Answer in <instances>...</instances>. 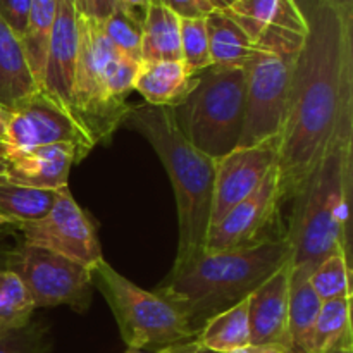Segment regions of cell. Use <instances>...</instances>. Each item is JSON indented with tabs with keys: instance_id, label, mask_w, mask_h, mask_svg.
Returning <instances> with one entry per match:
<instances>
[{
	"instance_id": "cell-47",
	"label": "cell",
	"mask_w": 353,
	"mask_h": 353,
	"mask_svg": "<svg viewBox=\"0 0 353 353\" xmlns=\"http://www.w3.org/2000/svg\"><path fill=\"white\" fill-rule=\"evenodd\" d=\"M3 257H6V255H3ZM3 257H0V269L6 268V265H3Z\"/></svg>"
},
{
	"instance_id": "cell-41",
	"label": "cell",
	"mask_w": 353,
	"mask_h": 353,
	"mask_svg": "<svg viewBox=\"0 0 353 353\" xmlns=\"http://www.w3.org/2000/svg\"><path fill=\"white\" fill-rule=\"evenodd\" d=\"M7 174V161L6 157H0V178H6Z\"/></svg>"
},
{
	"instance_id": "cell-30",
	"label": "cell",
	"mask_w": 353,
	"mask_h": 353,
	"mask_svg": "<svg viewBox=\"0 0 353 353\" xmlns=\"http://www.w3.org/2000/svg\"><path fill=\"white\" fill-rule=\"evenodd\" d=\"M102 24V30L110 43L124 55L134 62L141 64V37L143 26L128 17L121 10L114 9V12L107 17Z\"/></svg>"
},
{
	"instance_id": "cell-21",
	"label": "cell",
	"mask_w": 353,
	"mask_h": 353,
	"mask_svg": "<svg viewBox=\"0 0 353 353\" xmlns=\"http://www.w3.org/2000/svg\"><path fill=\"white\" fill-rule=\"evenodd\" d=\"M210 62L217 68H245L257 45L224 10H212L205 17Z\"/></svg>"
},
{
	"instance_id": "cell-18",
	"label": "cell",
	"mask_w": 353,
	"mask_h": 353,
	"mask_svg": "<svg viewBox=\"0 0 353 353\" xmlns=\"http://www.w3.org/2000/svg\"><path fill=\"white\" fill-rule=\"evenodd\" d=\"M312 271L307 268L290 269L288 324L283 353H312L314 326L321 300L310 286Z\"/></svg>"
},
{
	"instance_id": "cell-32",
	"label": "cell",
	"mask_w": 353,
	"mask_h": 353,
	"mask_svg": "<svg viewBox=\"0 0 353 353\" xmlns=\"http://www.w3.org/2000/svg\"><path fill=\"white\" fill-rule=\"evenodd\" d=\"M31 2L33 0H0V19L10 28V31L19 40L30 17Z\"/></svg>"
},
{
	"instance_id": "cell-17",
	"label": "cell",
	"mask_w": 353,
	"mask_h": 353,
	"mask_svg": "<svg viewBox=\"0 0 353 353\" xmlns=\"http://www.w3.org/2000/svg\"><path fill=\"white\" fill-rule=\"evenodd\" d=\"M83 154L71 143H54L6 155V178L14 185L38 190H59L68 185L69 172L83 161Z\"/></svg>"
},
{
	"instance_id": "cell-35",
	"label": "cell",
	"mask_w": 353,
	"mask_h": 353,
	"mask_svg": "<svg viewBox=\"0 0 353 353\" xmlns=\"http://www.w3.org/2000/svg\"><path fill=\"white\" fill-rule=\"evenodd\" d=\"M114 3H116L117 10L124 12L128 17H131V19L143 26L145 19H147L148 7H150L148 0H114Z\"/></svg>"
},
{
	"instance_id": "cell-22",
	"label": "cell",
	"mask_w": 353,
	"mask_h": 353,
	"mask_svg": "<svg viewBox=\"0 0 353 353\" xmlns=\"http://www.w3.org/2000/svg\"><path fill=\"white\" fill-rule=\"evenodd\" d=\"M178 61H181L179 17L165 6H150L141 37V62Z\"/></svg>"
},
{
	"instance_id": "cell-42",
	"label": "cell",
	"mask_w": 353,
	"mask_h": 353,
	"mask_svg": "<svg viewBox=\"0 0 353 353\" xmlns=\"http://www.w3.org/2000/svg\"><path fill=\"white\" fill-rule=\"evenodd\" d=\"M165 348H162V350H157V352H145V350H133V348H128L126 353H164Z\"/></svg>"
},
{
	"instance_id": "cell-38",
	"label": "cell",
	"mask_w": 353,
	"mask_h": 353,
	"mask_svg": "<svg viewBox=\"0 0 353 353\" xmlns=\"http://www.w3.org/2000/svg\"><path fill=\"white\" fill-rule=\"evenodd\" d=\"M9 116H10V110L6 109L3 105H0V143H2L3 137H6V130H7V123H9Z\"/></svg>"
},
{
	"instance_id": "cell-19",
	"label": "cell",
	"mask_w": 353,
	"mask_h": 353,
	"mask_svg": "<svg viewBox=\"0 0 353 353\" xmlns=\"http://www.w3.org/2000/svg\"><path fill=\"white\" fill-rule=\"evenodd\" d=\"M195 74L178 62H141L134 79L137 90L150 105L172 107L192 88Z\"/></svg>"
},
{
	"instance_id": "cell-3",
	"label": "cell",
	"mask_w": 353,
	"mask_h": 353,
	"mask_svg": "<svg viewBox=\"0 0 353 353\" xmlns=\"http://www.w3.org/2000/svg\"><path fill=\"white\" fill-rule=\"evenodd\" d=\"M353 188V114L334 131L326 152L303 188L293 199L285 236L292 247V268H317L343 254L350 262V203Z\"/></svg>"
},
{
	"instance_id": "cell-39",
	"label": "cell",
	"mask_w": 353,
	"mask_h": 353,
	"mask_svg": "<svg viewBox=\"0 0 353 353\" xmlns=\"http://www.w3.org/2000/svg\"><path fill=\"white\" fill-rule=\"evenodd\" d=\"M236 0H209V3L212 6L214 10H226L230 9Z\"/></svg>"
},
{
	"instance_id": "cell-31",
	"label": "cell",
	"mask_w": 353,
	"mask_h": 353,
	"mask_svg": "<svg viewBox=\"0 0 353 353\" xmlns=\"http://www.w3.org/2000/svg\"><path fill=\"white\" fill-rule=\"evenodd\" d=\"M0 353H52L50 330L37 321L23 327L0 330Z\"/></svg>"
},
{
	"instance_id": "cell-1",
	"label": "cell",
	"mask_w": 353,
	"mask_h": 353,
	"mask_svg": "<svg viewBox=\"0 0 353 353\" xmlns=\"http://www.w3.org/2000/svg\"><path fill=\"white\" fill-rule=\"evenodd\" d=\"M293 62L288 109L276 162L281 202L293 200L341 121L353 114V7L312 0Z\"/></svg>"
},
{
	"instance_id": "cell-24",
	"label": "cell",
	"mask_w": 353,
	"mask_h": 353,
	"mask_svg": "<svg viewBox=\"0 0 353 353\" xmlns=\"http://www.w3.org/2000/svg\"><path fill=\"white\" fill-rule=\"evenodd\" d=\"M196 341L216 353H231L248 347L250 331L247 300L210 317L196 334Z\"/></svg>"
},
{
	"instance_id": "cell-15",
	"label": "cell",
	"mask_w": 353,
	"mask_h": 353,
	"mask_svg": "<svg viewBox=\"0 0 353 353\" xmlns=\"http://www.w3.org/2000/svg\"><path fill=\"white\" fill-rule=\"evenodd\" d=\"M78 47L79 33L76 2L57 0L50 47H48L43 78L38 86V92L65 114L69 112Z\"/></svg>"
},
{
	"instance_id": "cell-11",
	"label": "cell",
	"mask_w": 353,
	"mask_h": 353,
	"mask_svg": "<svg viewBox=\"0 0 353 353\" xmlns=\"http://www.w3.org/2000/svg\"><path fill=\"white\" fill-rule=\"evenodd\" d=\"M281 203L278 169L274 165L250 196L234 205L219 223L210 228L203 252L219 254V252L240 250V248L254 247L262 241L285 236V234H272L279 219Z\"/></svg>"
},
{
	"instance_id": "cell-12",
	"label": "cell",
	"mask_w": 353,
	"mask_h": 353,
	"mask_svg": "<svg viewBox=\"0 0 353 353\" xmlns=\"http://www.w3.org/2000/svg\"><path fill=\"white\" fill-rule=\"evenodd\" d=\"M224 12L257 48L296 55L307 34V19L296 0H236Z\"/></svg>"
},
{
	"instance_id": "cell-29",
	"label": "cell",
	"mask_w": 353,
	"mask_h": 353,
	"mask_svg": "<svg viewBox=\"0 0 353 353\" xmlns=\"http://www.w3.org/2000/svg\"><path fill=\"white\" fill-rule=\"evenodd\" d=\"M179 38H181V62L192 74L212 65L205 17L179 19Z\"/></svg>"
},
{
	"instance_id": "cell-25",
	"label": "cell",
	"mask_w": 353,
	"mask_h": 353,
	"mask_svg": "<svg viewBox=\"0 0 353 353\" xmlns=\"http://www.w3.org/2000/svg\"><path fill=\"white\" fill-rule=\"evenodd\" d=\"M352 296L321 302L314 326L312 353H330L336 348H353L352 340Z\"/></svg>"
},
{
	"instance_id": "cell-9",
	"label": "cell",
	"mask_w": 353,
	"mask_h": 353,
	"mask_svg": "<svg viewBox=\"0 0 353 353\" xmlns=\"http://www.w3.org/2000/svg\"><path fill=\"white\" fill-rule=\"evenodd\" d=\"M295 57L259 48L247 62L243 131L236 148L254 147L281 134Z\"/></svg>"
},
{
	"instance_id": "cell-4",
	"label": "cell",
	"mask_w": 353,
	"mask_h": 353,
	"mask_svg": "<svg viewBox=\"0 0 353 353\" xmlns=\"http://www.w3.org/2000/svg\"><path fill=\"white\" fill-rule=\"evenodd\" d=\"M123 126L138 131L164 164L178 207V254L174 264L203 250L212 212L216 161L196 150L179 131L171 107L131 105Z\"/></svg>"
},
{
	"instance_id": "cell-20",
	"label": "cell",
	"mask_w": 353,
	"mask_h": 353,
	"mask_svg": "<svg viewBox=\"0 0 353 353\" xmlns=\"http://www.w3.org/2000/svg\"><path fill=\"white\" fill-rule=\"evenodd\" d=\"M34 92L19 38L0 19V105L12 110Z\"/></svg>"
},
{
	"instance_id": "cell-27",
	"label": "cell",
	"mask_w": 353,
	"mask_h": 353,
	"mask_svg": "<svg viewBox=\"0 0 353 353\" xmlns=\"http://www.w3.org/2000/svg\"><path fill=\"white\" fill-rule=\"evenodd\" d=\"M37 309L21 279L6 268L0 269V330H14L31 323Z\"/></svg>"
},
{
	"instance_id": "cell-46",
	"label": "cell",
	"mask_w": 353,
	"mask_h": 353,
	"mask_svg": "<svg viewBox=\"0 0 353 353\" xmlns=\"http://www.w3.org/2000/svg\"><path fill=\"white\" fill-rule=\"evenodd\" d=\"M0 157H6V147H3V143H0Z\"/></svg>"
},
{
	"instance_id": "cell-14",
	"label": "cell",
	"mask_w": 353,
	"mask_h": 353,
	"mask_svg": "<svg viewBox=\"0 0 353 353\" xmlns=\"http://www.w3.org/2000/svg\"><path fill=\"white\" fill-rule=\"evenodd\" d=\"M279 141L281 134L254 147L236 148L216 161L210 228L261 186L278 162Z\"/></svg>"
},
{
	"instance_id": "cell-26",
	"label": "cell",
	"mask_w": 353,
	"mask_h": 353,
	"mask_svg": "<svg viewBox=\"0 0 353 353\" xmlns=\"http://www.w3.org/2000/svg\"><path fill=\"white\" fill-rule=\"evenodd\" d=\"M54 200V190L28 188L0 178V216L16 226L43 217L52 209Z\"/></svg>"
},
{
	"instance_id": "cell-23",
	"label": "cell",
	"mask_w": 353,
	"mask_h": 353,
	"mask_svg": "<svg viewBox=\"0 0 353 353\" xmlns=\"http://www.w3.org/2000/svg\"><path fill=\"white\" fill-rule=\"evenodd\" d=\"M55 6H57V0H33L26 28L19 40L37 90L43 78L45 62H47L48 47H50Z\"/></svg>"
},
{
	"instance_id": "cell-34",
	"label": "cell",
	"mask_w": 353,
	"mask_h": 353,
	"mask_svg": "<svg viewBox=\"0 0 353 353\" xmlns=\"http://www.w3.org/2000/svg\"><path fill=\"white\" fill-rule=\"evenodd\" d=\"M79 16L103 23L116 9L114 0H74Z\"/></svg>"
},
{
	"instance_id": "cell-33",
	"label": "cell",
	"mask_w": 353,
	"mask_h": 353,
	"mask_svg": "<svg viewBox=\"0 0 353 353\" xmlns=\"http://www.w3.org/2000/svg\"><path fill=\"white\" fill-rule=\"evenodd\" d=\"M162 6L172 10L179 19H202L214 10L209 0H164Z\"/></svg>"
},
{
	"instance_id": "cell-10",
	"label": "cell",
	"mask_w": 353,
	"mask_h": 353,
	"mask_svg": "<svg viewBox=\"0 0 353 353\" xmlns=\"http://www.w3.org/2000/svg\"><path fill=\"white\" fill-rule=\"evenodd\" d=\"M17 228L23 243L47 248L88 269L103 259L93 221L72 199L68 185L55 190L54 205L43 217Z\"/></svg>"
},
{
	"instance_id": "cell-8",
	"label": "cell",
	"mask_w": 353,
	"mask_h": 353,
	"mask_svg": "<svg viewBox=\"0 0 353 353\" xmlns=\"http://www.w3.org/2000/svg\"><path fill=\"white\" fill-rule=\"evenodd\" d=\"M7 271L16 274L34 307H71L85 312L92 303L90 269L61 254L21 241L3 257Z\"/></svg>"
},
{
	"instance_id": "cell-45",
	"label": "cell",
	"mask_w": 353,
	"mask_h": 353,
	"mask_svg": "<svg viewBox=\"0 0 353 353\" xmlns=\"http://www.w3.org/2000/svg\"><path fill=\"white\" fill-rule=\"evenodd\" d=\"M3 224H12V223H10V221L7 219V217L0 216V226H3Z\"/></svg>"
},
{
	"instance_id": "cell-43",
	"label": "cell",
	"mask_w": 353,
	"mask_h": 353,
	"mask_svg": "<svg viewBox=\"0 0 353 353\" xmlns=\"http://www.w3.org/2000/svg\"><path fill=\"white\" fill-rule=\"evenodd\" d=\"M330 353H353V348H336V350H331Z\"/></svg>"
},
{
	"instance_id": "cell-44",
	"label": "cell",
	"mask_w": 353,
	"mask_h": 353,
	"mask_svg": "<svg viewBox=\"0 0 353 353\" xmlns=\"http://www.w3.org/2000/svg\"><path fill=\"white\" fill-rule=\"evenodd\" d=\"M148 3H150V6H162L164 0H148Z\"/></svg>"
},
{
	"instance_id": "cell-6",
	"label": "cell",
	"mask_w": 353,
	"mask_h": 353,
	"mask_svg": "<svg viewBox=\"0 0 353 353\" xmlns=\"http://www.w3.org/2000/svg\"><path fill=\"white\" fill-rule=\"evenodd\" d=\"M78 59L68 114L95 148L109 143L117 128L123 126L131 105L110 90V69L123 54L105 37L102 24L78 14Z\"/></svg>"
},
{
	"instance_id": "cell-2",
	"label": "cell",
	"mask_w": 353,
	"mask_h": 353,
	"mask_svg": "<svg viewBox=\"0 0 353 353\" xmlns=\"http://www.w3.org/2000/svg\"><path fill=\"white\" fill-rule=\"evenodd\" d=\"M290 261L292 247L286 236L219 254L202 250L172 264L154 293L174 307L199 334L210 317L247 300Z\"/></svg>"
},
{
	"instance_id": "cell-40",
	"label": "cell",
	"mask_w": 353,
	"mask_h": 353,
	"mask_svg": "<svg viewBox=\"0 0 353 353\" xmlns=\"http://www.w3.org/2000/svg\"><path fill=\"white\" fill-rule=\"evenodd\" d=\"M321 2L333 3V6L338 7H353V0H321Z\"/></svg>"
},
{
	"instance_id": "cell-37",
	"label": "cell",
	"mask_w": 353,
	"mask_h": 353,
	"mask_svg": "<svg viewBox=\"0 0 353 353\" xmlns=\"http://www.w3.org/2000/svg\"><path fill=\"white\" fill-rule=\"evenodd\" d=\"M231 353H283L281 348L278 347H245L241 348V350H236V352H231Z\"/></svg>"
},
{
	"instance_id": "cell-36",
	"label": "cell",
	"mask_w": 353,
	"mask_h": 353,
	"mask_svg": "<svg viewBox=\"0 0 353 353\" xmlns=\"http://www.w3.org/2000/svg\"><path fill=\"white\" fill-rule=\"evenodd\" d=\"M164 353H216V352L202 347L195 338V340L185 341V343H178V345H172V347H168L164 350Z\"/></svg>"
},
{
	"instance_id": "cell-13",
	"label": "cell",
	"mask_w": 353,
	"mask_h": 353,
	"mask_svg": "<svg viewBox=\"0 0 353 353\" xmlns=\"http://www.w3.org/2000/svg\"><path fill=\"white\" fill-rule=\"evenodd\" d=\"M2 143L6 147V155L54 143L74 145L83 157L93 150L88 138L81 133L74 121L38 90L10 110Z\"/></svg>"
},
{
	"instance_id": "cell-16",
	"label": "cell",
	"mask_w": 353,
	"mask_h": 353,
	"mask_svg": "<svg viewBox=\"0 0 353 353\" xmlns=\"http://www.w3.org/2000/svg\"><path fill=\"white\" fill-rule=\"evenodd\" d=\"M290 262L247 299L250 347H285L288 324Z\"/></svg>"
},
{
	"instance_id": "cell-28",
	"label": "cell",
	"mask_w": 353,
	"mask_h": 353,
	"mask_svg": "<svg viewBox=\"0 0 353 353\" xmlns=\"http://www.w3.org/2000/svg\"><path fill=\"white\" fill-rule=\"evenodd\" d=\"M350 274V262L343 254H336L324 259L314 269L309 281L317 299L321 302H327V300L338 299V296H352Z\"/></svg>"
},
{
	"instance_id": "cell-5",
	"label": "cell",
	"mask_w": 353,
	"mask_h": 353,
	"mask_svg": "<svg viewBox=\"0 0 353 353\" xmlns=\"http://www.w3.org/2000/svg\"><path fill=\"white\" fill-rule=\"evenodd\" d=\"M247 97V69L209 65L196 72L192 88L172 117L183 137L212 161L236 150L241 138Z\"/></svg>"
},
{
	"instance_id": "cell-7",
	"label": "cell",
	"mask_w": 353,
	"mask_h": 353,
	"mask_svg": "<svg viewBox=\"0 0 353 353\" xmlns=\"http://www.w3.org/2000/svg\"><path fill=\"white\" fill-rule=\"evenodd\" d=\"M90 278L109 303L128 348L157 352L196 338L174 307L124 278L103 259L90 268Z\"/></svg>"
}]
</instances>
